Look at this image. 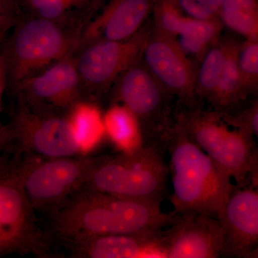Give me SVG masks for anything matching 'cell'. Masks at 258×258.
<instances>
[{
    "label": "cell",
    "mask_w": 258,
    "mask_h": 258,
    "mask_svg": "<svg viewBox=\"0 0 258 258\" xmlns=\"http://www.w3.org/2000/svg\"><path fill=\"white\" fill-rule=\"evenodd\" d=\"M189 18L200 20H219L222 0H168Z\"/></svg>",
    "instance_id": "cell-24"
},
{
    "label": "cell",
    "mask_w": 258,
    "mask_h": 258,
    "mask_svg": "<svg viewBox=\"0 0 258 258\" xmlns=\"http://www.w3.org/2000/svg\"><path fill=\"white\" fill-rule=\"evenodd\" d=\"M2 45H3V44H1V45H0V47H2Z\"/></svg>",
    "instance_id": "cell-31"
},
{
    "label": "cell",
    "mask_w": 258,
    "mask_h": 258,
    "mask_svg": "<svg viewBox=\"0 0 258 258\" xmlns=\"http://www.w3.org/2000/svg\"><path fill=\"white\" fill-rule=\"evenodd\" d=\"M179 215L165 229L166 258L222 257L225 239L219 219L199 213Z\"/></svg>",
    "instance_id": "cell-14"
},
{
    "label": "cell",
    "mask_w": 258,
    "mask_h": 258,
    "mask_svg": "<svg viewBox=\"0 0 258 258\" xmlns=\"http://www.w3.org/2000/svg\"><path fill=\"white\" fill-rule=\"evenodd\" d=\"M229 113L237 123L244 125L252 133L258 147V97L245 102L235 111ZM249 184L258 185V166L251 177Z\"/></svg>",
    "instance_id": "cell-25"
},
{
    "label": "cell",
    "mask_w": 258,
    "mask_h": 258,
    "mask_svg": "<svg viewBox=\"0 0 258 258\" xmlns=\"http://www.w3.org/2000/svg\"><path fill=\"white\" fill-rule=\"evenodd\" d=\"M8 87L6 68L0 48V167L4 162L7 153L9 152L12 144V134L9 125L4 124L1 118L3 95Z\"/></svg>",
    "instance_id": "cell-26"
},
{
    "label": "cell",
    "mask_w": 258,
    "mask_h": 258,
    "mask_svg": "<svg viewBox=\"0 0 258 258\" xmlns=\"http://www.w3.org/2000/svg\"><path fill=\"white\" fill-rule=\"evenodd\" d=\"M164 230L90 237L62 244L71 258H166Z\"/></svg>",
    "instance_id": "cell-16"
},
{
    "label": "cell",
    "mask_w": 258,
    "mask_h": 258,
    "mask_svg": "<svg viewBox=\"0 0 258 258\" xmlns=\"http://www.w3.org/2000/svg\"><path fill=\"white\" fill-rule=\"evenodd\" d=\"M18 18L17 13L0 4V45L4 42L6 35L13 28Z\"/></svg>",
    "instance_id": "cell-28"
},
{
    "label": "cell",
    "mask_w": 258,
    "mask_h": 258,
    "mask_svg": "<svg viewBox=\"0 0 258 258\" xmlns=\"http://www.w3.org/2000/svg\"><path fill=\"white\" fill-rule=\"evenodd\" d=\"M174 122L223 169L237 186L249 184L258 166V147L252 133L229 113L181 106Z\"/></svg>",
    "instance_id": "cell-4"
},
{
    "label": "cell",
    "mask_w": 258,
    "mask_h": 258,
    "mask_svg": "<svg viewBox=\"0 0 258 258\" xmlns=\"http://www.w3.org/2000/svg\"><path fill=\"white\" fill-rule=\"evenodd\" d=\"M226 53L225 40H217L209 47L200 60L196 72L195 90L198 99L211 101L221 75Z\"/></svg>",
    "instance_id": "cell-22"
},
{
    "label": "cell",
    "mask_w": 258,
    "mask_h": 258,
    "mask_svg": "<svg viewBox=\"0 0 258 258\" xmlns=\"http://www.w3.org/2000/svg\"><path fill=\"white\" fill-rule=\"evenodd\" d=\"M164 146L169 157L171 202L174 212L203 214L219 219L235 189L233 180L175 122Z\"/></svg>",
    "instance_id": "cell-2"
},
{
    "label": "cell",
    "mask_w": 258,
    "mask_h": 258,
    "mask_svg": "<svg viewBox=\"0 0 258 258\" xmlns=\"http://www.w3.org/2000/svg\"><path fill=\"white\" fill-rule=\"evenodd\" d=\"M8 125L13 154L52 159L83 152L69 115L32 111L16 101Z\"/></svg>",
    "instance_id": "cell-8"
},
{
    "label": "cell",
    "mask_w": 258,
    "mask_h": 258,
    "mask_svg": "<svg viewBox=\"0 0 258 258\" xmlns=\"http://www.w3.org/2000/svg\"><path fill=\"white\" fill-rule=\"evenodd\" d=\"M21 0H0V4L17 13V9Z\"/></svg>",
    "instance_id": "cell-29"
},
{
    "label": "cell",
    "mask_w": 258,
    "mask_h": 258,
    "mask_svg": "<svg viewBox=\"0 0 258 258\" xmlns=\"http://www.w3.org/2000/svg\"><path fill=\"white\" fill-rule=\"evenodd\" d=\"M107 155L44 159L13 154L4 166L19 180L37 213L49 217L85 184Z\"/></svg>",
    "instance_id": "cell-5"
},
{
    "label": "cell",
    "mask_w": 258,
    "mask_h": 258,
    "mask_svg": "<svg viewBox=\"0 0 258 258\" xmlns=\"http://www.w3.org/2000/svg\"><path fill=\"white\" fill-rule=\"evenodd\" d=\"M112 87L113 104L121 105L133 113L140 125L144 142L164 146L174 122L173 96L158 82L140 58L122 73Z\"/></svg>",
    "instance_id": "cell-7"
},
{
    "label": "cell",
    "mask_w": 258,
    "mask_h": 258,
    "mask_svg": "<svg viewBox=\"0 0 258 258\" xmlns=\"http://www.w3.org/2000/svg\"><path fill=\"white\" fill-rule=\"evenodd\" d=\"M219 220L225 239L222 257L258 258V185L235 186Z\"/></svg>",
    "instance_id": "cell-13"
},
{
    "label": "cell",
    "mask_w": 258,
    "mask_h": 258,
    "mask_svg": "<svg viewBox=\"0 0 258 258\" xmlns=\"http://www.w3.org/2000/svg\"><path fill=\"white\" fill-rule=\"evenodd\" d=\"M154 2L108 0L85 25L76 52L93 42L120 41L134 36L152 13Z\"/></svg>",
    "instance_id": "cell-17"
},
{
    "label": "cell",
    "mask_w": 258,
    "mask_h": 258,
    "mask_svg": "<svg viewBox=\"0 0 258 258\" xmlns=\"http://www.w3.org/2000/svg\"><path fill=\"white\" fill-rule=\"evenodd\" d=\"M239 62L241 106L258 97V40L242 42Z\"/></svg>",
    "instance_id": "cell-23"
},
{
    "label": "cell",
    "mask_w": 258,
    "mask_h": 258,
    "mask_svg": "<svg viewBox=\"0 0 258 258\" xmlns=\"http://www.w3.org/2000/svg\"><path fill=\"white\" fill-rule=\"evenodd\" d=\"M154 28L175 42L191 60H200L207 50L218 40L222 25L220 20L189 18L168 0H154Z\"/></svg>",
    "instance_id": "cell-15"
},
{
    "label": "cell",
    "mask_w": 258,
    "mask_h": 258,
    "mask_svg": "<svg viewBox=\"0 0 258 258\" xmlns=\"http://www.w3.org/2000/svg\"><path fill=\"white\" fill-rule=\"evenodd\" d=\"M21 183L4 165L0 167V227L38 258L55 257L50 236Z\"/></svg>",
    "instance_id": "cell-11"
},
{
    "label": "cell",
    "mask_w": 258,
    "mask_h": 258,
    "mask_svg": "<svg viewBox=\"0 0 258 258\" xmlns=\"http://www.w3.org/2000/svg\"><path fill=\"white\" fill-rule=\"evenodd\" d=\"M26 15L53 20H83L97 13L96 0H21Z\"/></svg>",
    "instance_id": "cell-19"
},
{
    "label": "cell",
    "mask_w": 258,
    "mask_h": 258,
    "mask_svg": "<svg viewBox=\"0 0 258 258\" xmlns=\"http://www.w3.org/2000/svg\"><path fill=\"white\" fill-rule=\"evenodd\" d=\"M105 130L120 152H131L144 144L137 118L124 106L113 104L103 118Z\"/></svg>",
    "instance_id": "cell-20"
},
{
    "label": "cell",
    "mask_w": 258,
    "mask_h": 258,
    "mask_svg": "<svg viewBox=\"0 0 258 258\" xmlns=\"http://www.w3.org/2000/svg\"><path fill=\"white\" fill-rule=\"evenodd\" d=\"M86 22L18 17L2 45L8 87L71 56L79 48Z\"/></svg>",
    "instance_id": "cell-3"
},
{
    "label": "cell",
    "mask_w": 258,
    "mask_h": 258,
    "mask_svg": "<svg viewBox=\"0 0 258 258\" xmlns=\"http://www.w3.org/2000/svg\"><path fill=\"white\" fill-rule=\"evenodd\" d=\"M150 31L143 27L127 40L93 42L75 54L85 101L96 104L122 73L140 58Z\"/></svg>",
    "instance_id": "cell-9"
},
{
    "label": "cell",
    "mask_w": 258,
    "mask_h": 258,
    "mask_svg": "<svg viewBox=\"0 0 258 258\" xmlns=\"http://www.w3.org/2000/svg\"><path fill=\"white\" fill-rule=\"evenodd\" d=\"M242 42L225 40L226 53L218 85L210 103L217 111L231 113L240 107V52Z\"/></svg>",
    "instance_id": "cell-18"
},
{
    "label": "cell",
    "mask_w": 258,
    "mask_h": 258,
    "mask_svg": "<svg viewBox=\"0 0 258 258\" xmlns=\"http://www.w3.org/2000/svg\"><path fill=\"white\" fill-rule=\"evenodd\" d=\"M11 90L15 101L35 111L69 115L85 101L74 56L57 61Z\"/></svg>",
    "instance_id": "cell-10"
},
{
    "label": "cell",
    "mask_w": 258,
    "mask_h": 258,
    "mask_svg": "<svg viewBox=\"0 0 258 258\" xmlns=\"http://www.w3.org/2000/svg\"><path fill=\"white\" fill-rule=\"evenodd\" d=\"M108 0H96L97 12L98 11Z\"/></svg>",
    "instance_id": "cell-30"
},
{
    "label": "cell",
    "mask_w": 258,
    "mask_h": 258,
    "mask_svg": "<svg viewBox=\"0 0 258 258\" xmlns=\"http://www.w3.org/2000/svg\"><path fill=\"white\" fill-rule=\"evenodd\" d=\"M140 60L168 92L177 97L181 106H199L196 71L191 60L172 40L151 29Z\"/></svg>",
    "instance_id": "cell-12"
},
{
    "label": "cell",
    "mask_w": 258,
    "mask_h": 258,
    "mask_svg": "<svg viewBox=\"0 0 258 258\" xmlns=\"http://www.w3.org/2000/svg\"><path fill=\"white\" fill-rule=\"evenodd\" d=\"M218 19L244 41L258 40V0H222Z\"/></svg>",
    "instance_id": "cell-21"
},
{
    "label": "cell",
    "mask_w": 258,
    "mask_h": 258,
    "mask_svg": "<svg viewBox=\"0 0 258 258\" xmlns=\"http://www.w3.org/2000/svg\"><path fill=\"white\" fill-rule=\"evenodd\" d=\"M166 148L144 142L131 152L107 155L81 187L132 200L161 203L167 188Z\"/></svg>",
    "instance_id": "cell-6"
},
{
    "label": "cell",
    "mask_w": 258,
    "mask_h": 258,
    "mask_svg": "<svg viewBox=\"0 0 258 258\" xmlns=\"http://www.w3.org/2000/svg\"><path fill=\"white\" fill-rule=\"evenodd\" d=\"M10 254H28L26 249L20 242L0 227V257Z\"/></svg>",
    "instance_id": "cell-27"
},
{
    "label": "cell",
    "mask_w": 258,
    "mask_h": 258,
    "mask_svg": "<svg viewBox=\"0 0 258 258\" xmlns=\"http://www.w3.org/2000/svg\"><path fill=\"white\" fill-rule=\"evenodd\" d=\"M161 203L132 200L81 187L55 212L45 227L53 243L64 244L98 236L164 230L179 217Z\"/></svg>",
    "instance_id": "cell-1"
}]
</instances>
